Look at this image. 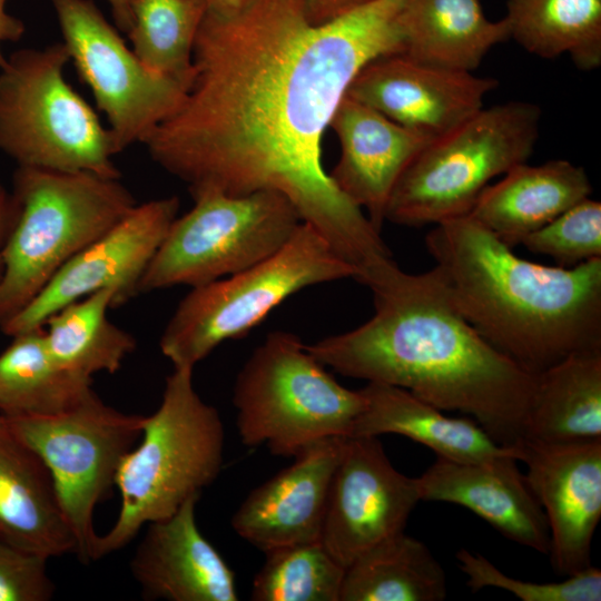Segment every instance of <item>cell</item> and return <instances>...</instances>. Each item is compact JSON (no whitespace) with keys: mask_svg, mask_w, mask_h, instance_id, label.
Wrapping results in <instances>:
<instances>
[{"mask_svg":"<svg viewBox=\"0 0 601 601\" xmlns=\"http://www.w3.org/2000/svg\"><path fill=\"white\" fill-rule=\"evenodd\" d=\"M497 86L493 78L392 53L365 65L346 95L433 140L481 110L486 95Z\"/></svg>","mask_w":601,"mask_h":601,"instance_id":"obj_16","label":"cell"},{"mask_svg":"<svg viewBox=\"0 0 601 601\" xmlns=\"http://www.w3.org/2000/svg\"><path fill=\"white\" fill-rule=\"evenodd\" d=\"M512 447L525 463V480L546 516L553 571L568 577L590 566L601 518V440L550 443L523 437Z\"/></svg>","mask_w":601,"mask_h":601,"instance_id":"obj_15","label":"cell"},{"mask_svg":"<svg viewBox=\"0 0 601 601\" xmlns=\"http://www.w3.org/2000/svg\"><path fill=\"white\" fill-rule=\"evenodd\" d=\"M92 378L60 366L47 346L43 326L12 336L0 353V414L51 416L95 394Z\"/></svg>","mask_w":601,"mask_h":601,"instance_id":"obj_26","label":"cell"},{"mask_svg":"<svg viewBox=\"0 0 601 601\" xmlns=\"http://www.w3.org/2000/svg\"><path fill=\"white\" fill-rule=\"evenodd\" d=\"M3 417L51 472L76 554L85 563L92 561L98 536L95 509L115 485L120 462L139 441L146 416L122 413L95 393L57 415Z\"/></svg>","mask_w":601,"mask_h":601,"instance_id":"obj_11","label":"cell"},{"mask_svg":"<svg viewBox=\"0 0 601 601\" xmlns=\"http://www.w3.org/2000/svg\"><path fill=\"white\" fill-rule=\"evenodd\" d=\"M355 279V269L311 224L265 260L230 276L191 287L160 338L174 367H190L218 345L248 334L280 303L313 285Z\"/></svg>","mask_w":601,"mask_h":601,"instance_id":"obj_9","label":"cell"},{"mask_svg":"<svg viewBox=\"0 0 601 601\" xmlns=\"http://www.w3.org/2000/svg\"><path fill=\"white\" fill-rule=\"evenodd\" d=\"M254 578V601H339L345 568L321 541L266 551Z\"/></svg>","mask_w":601,"mask_h":601,"instance_id":"obj_31","label":"cell"},{"mask_svg":"<svg viewBox=\"0 0 601 601\" xmlns=\"http://www.w3.org/2000/svg\"><path fill=\"white\" fill-rule=\"evenodd\" d=\"M233 403L244 445L294 457L317 441L349 436L365 398L341 385L296 335L277 331L239 371Z\"/></svg>","mask_w":601,"mask_h":601,"instance_id":"obj_7","label":"cell"},{"mask_svg":"<svg viewBox=\"0 0 601 601\" xmlns=\"http://www.w3.org/2000/svg\"><path fill=\"white\" fill-rule=\"evenodd\" d=\"M114 299L112 289H100L67 304L46 321L47 346L60 366L90 378L121 367L136 348V339L108 319Z\"/></svg>","mask_w":601,"mask_h":601,"instance_id":"obj_29","label":"cell"},{"mask_svg":"<svg viewBox=\"0 0 601 601\" xmlns=\"http://www.w3.org/2000/svg\"><path fill=\"white\" fill-rule=\"evenodd\" d=\"M0 539L48 559L77 551L51 472L1 414Z\"/></svg>","mask_w":601,"mask_h":601,"instance_id":"obj_21","label":"cell"},{"mask_svg":"<svg viewBox=\"0 0 601 601\" xmlns=\"http://www.w3.org/2000/svg\"><path fill=\"white\" fill-rule=\"evenodd\" d=\"M361 392L365 406L349 436L398 434L432 449L439 457L456 462L516 456L513 447L496 443L476 422L445 416L407 390L367 382Z\"/></svg>","mask_w":601,"mask_h":601,"instance_id":"obj_23","label":"cell"},{"mask_svg":"<svg viewBox=\"0 0 601 601\" xmlns=\"http://www.w3.org/2000/svg\"><path fill=\"white\" fill-rule=\"evenodd\" d=\"M136 204L120 178L18 167L0 247V328Z\"/></svg>","mask_w":601,"mask_h":601,"instance_id":"obj_5","label":"cell"},{"mask_svg":"<svg viewBox=\"0 0 601 601\" xmlns=\"http://www.w3.org/2000/svg\"><path fill=\"white\" fill-rule=\"evenodd\" d=\"M514 454L481 462L436 456L416 477L421 501L447 502L469 509L502 535L548 554L546 516L531 491Z\"/></svg>","mask_w":601,"mask_h":601,"instance_id":"obj_19","label":"cell"},{"mask_svg":"<svg viewBox=\"0 0 601 601\" xmlns=\"http://www.w3.org/2000/svg\"><path fill=\"white\" fill-rule=\"evenodd\" d=\"M541 114L533 102L505 101L433 139L396 183L385 220L422 227L469 215L493 178L529 160Z\"/></svg>","mask_w":601,"mask_h":601,"instance_id":"obj_8","label":"cell"},{"mask_svg":"<svg viewBox=\"0 0 601 601\" xmlns=\"http://www.w3.org/2000/svg\"><path fill=\"white\" fill-rule=\"evenodd\" d=\"M2 263H1V254H0V274H1Z\"/></svg>","mask_w":601,"mask_h":601,"instance_id":"obj_40","label":"cell"},{"mask_svg":"<svg viewBox=\"0 0 601 601\" xmlns=\"http://www.w3.org/2000/svg\"><path fill=\"white\" fill-rule=\"evenodd\" d=\"M199 1L204 4V7L206 8V11L227 12V11H231V10H236L240 8L248 0H199Z\"/></svg>","mask_w":601,"mask_h":601,"instance_id":"obj_39","label":"cell"},{"mask_svg":"<svg viewBox=\"0 0 601 601\" xmlns=\"http://www.w3.org/2000/svg\"><path fill=\"white\" fill-rule=\"evenodd\" d=\"M6 3L7 0H0V68L7 60L1 52V43L4 41H18L26 31L23 22L7 12Z\"/></svg>","mask_w":601,"mask_h":601,"instance_id":"obj_36","label":"cell"},{"mask_svg":"<svg viewBox=\"0 0 601 601\" xmlns=\"http://www.w3.org/2000/svg\"><path fill=\"white\" fill-rule=\"evenodd\" d=\"M11 199L0 184V239L6 236L11 220Z\"/></svg>","mask_w":601,"mask_h":601,"instance_id":"obj_38","label":"cell"},{"mask_svg":"<svg viewBox=\"0 0 601 601\" xmlns=\"http://www.w3.org/2000/svg\"><path fill=\"white\" fill-rule=\"evenodd\" d=\"M591 191L583 167L569 160L522 162L490 184L469 215L513 248Z\"/></svg>","mask_w":601,"mask_h":601,"instance_id":"obj_22","label":"cell"},{"mask_svg":"<svg viewBox=\"0 0 601 601\" xmlns=\"http://www.w3.org/2000/svg\"><path fill=\"white\" fill-rule=\"evenodd\" d=\"M548 255L558 266L573 267L601 257V204L590 197L577 203L521 243Z\"/></svg>","mask_w":601,"mask_h":601,"instance_id":"obj_33","label":"cell"},{"mask_svg":"<svg viewBox=\"0 0 601 601\" xmlns=\"http://www.w3.org/2000/svg\"><path fill=\"white\" fill-rule=\"evenodd\" d=\"M510 39L543 59L568 55L575 67L601 66V0H506Z\"/></svg>","mask_w":601,"mask_h":601,"instance_id":"obj_28","label":"cell"},{"mask_svg":"<svg viewBox=\"0 0 601 601\" xmlns=\"http://www.w3.org/2000/svg\"><path fill=\"white\" fill-rule=\"evenodd\" d=\"M460 569L472 591L491 587L513 593L523 601H600L601 571L592 565L559 582L536 583L511 578L481 554L466 549L456 553Z\"/></svg>","mask_w":601,"mask_h":601,"instance_id":"obj_32","label":"cell"},{"mask_svg":"<svg viewBox=\"0 0 601 601\" xmlns=\"http://www.w3.org/2000/svg\"><path fill=\"white\" fill-rule=\"evenodd\" d=\"M171 223L148 265L140 293L200 286L249 268L277 253L303 221L283 194L244 196L203 191Z\"/></svg>","mask_w":601,"mask_h":601,"instance_id":"obj_10","label":"cell"},{"mask_svg":"<svg viewBox=\"0 0 601 601\" xmlns=\"http://www.w3.org/2000/svg\"><path fill=\"white\" fill-rule=\"evenodd\" d=\"M421 501L417 480L398 472L375 436H345L321 542L345 569L375 545L404 532Z\"/></svg>","mask_w":601,"mask_h":601,"instance_id":"obj_14","label":"cell"},{"mask_svg":"<svg viewBox=\"0 0 601 601\" xmlns=\"http://www.w3.org/2000/svg\"><path fill=\"white\" fill-rule=\"evenodd\" d=\"M446 575L430 549L402 532L345 569L339 601H442Z\"/></svg>","mask_w":601,"mask_h":601,"instance_id":"obj_27","label":"cell"},{"mask_svg":"<svg viewBox=\"0 0 601 601\" xmlns=\"http://www.w3.org/2000/svg\"><path fill=\"white\" fill-rule=\"evenodd\" d=\"M368 0H306L309 19L315 24L334 20Z\"/></svg>","mask_w":601,"mask_h":601,"instance_id":"obj_35","label":"cell"},{"mask_svg":"<svg viewBox=\"0 0 601 601\" xmlns=\"http://www.w3.org/2000/svg\"><path fill=\"white\" fill-rule=\"evenodd\" d=\"M425 245L463 316L529 373L601 352V257L573 267L533 263L470 215L434 225Z\"/></svg>","mask_w":601,"mask_h":601,"instance_id":"obj_3","label":"cell"},{"mask_svg":"<svg viewBox=\"0 0 601 601\" xmlns=\"http://www.w3.org/2000/svg\"><path fill=\"white\" fill-rule=\"evenodd\" d=\"M400 29L401 55L465 72H473L493 47L510 39L505 19H487L479 0H405Z\"/></svg>","mask_w":601,"mask_h":601,"instance_id":"obj_24","label":"cell"},{"mask_svg":"<svg viewBox=\"0 0 601 601\" xmlns=\"http://www.w3.org/2000/svg\"><path fill=\"white\" fill-rule=\"evenodd\" d=\"M127 33L136 56L151 70L184 81L193 79V48L206 12L199 0H132Z\"/></svg>","mask_w":601,"mask_h":601,"instance_id":"obj_30","label":"cell"},{"mask_svg":"<svg viewBox=\"0 0 601 601\" xmlns=\"http://www.w3.org/2000/svg\"><path fill=\"white\" fill-rule=\"evenodd\" d=\"M524 437L601 440V352L571 355L535 375Z\"/></svg>","mask_w":601,"mask_h":601,"instance_id":"obj_25","label":"cell"},{"mask_svg":"<svg viewBox=\"0 0 601 601\" xmlns=\"http://www.w3.org/2000/svg\"><path fill=\"white\" fill-rule=\"evenodd\" d=\"M48 558L0 539V601H48L55 585L47 573Z\"/></svg>","mask_w":601,"mask_h":601,"instance_id":"obj_34","label":"cell"},{"mask_svg":"<svg viewBox=\"0 0 601 601\" xmlns=\"http://www.w3.org/2000/svg\"><path fill=\"white\" fill-rule=\"evenodd\" d=\"M70 61L105 114L120 151L184 101L189 85L149 69L92 0H51Z\"/></svg>","mask_w":601,"mask_h":601,"instance_id":"obj_12","label":"cell"},{"mask_svg":"<svg viewBox=\"0 0 601 601\" xmlns=\"http://www.w3.org/2000/svg\"><path fill=\"white\" fill-rule=\"evenodd\" d=\"M188 499L168 518L148 523L130 570L145 600L237 601L235 575L201 534Z\"/></svg>","mask_w":601,"mask_h":601,"instance_id":"obj_20","label":"cell"},{"mask_svg":"<svg viewBox=\"0 0 601 601\" xmlns=\"http://www.w3.org/2000/svg\"><path fill=\"white\" fill-rule=\"evenodd\" d=\"M114 17L116 28L128 33L132 27V0H107Z\"/></svg>","mask_w":601,"mask_h":601,"instance_id":"obj_37","label":"cell"},{"mask_svg":"<svg viewBox=\"0 0 601 601\" xmlns=\"http://www.w3.org/2000/svg\"><path fill=\"white\" fill-rule=\"evenodd\" d=\"M368 288L375 313L366 323L305 345L318 362L472 415L500 445L525 436L535 375L477 333L435 267L408 274L395 264Z\"/></svg>","mask_w":601,"mask_h":601,"instance_id":"obj_2","label":"cell"},{"mask_svg":"<svg viewBox=\"0 0 601 601\" xmlns=\"http://www.w3.org/2000/svg\"><path fill=\"white\" fill-rule=\"evenodd\" d=\"M341 156L329 176L381 233L391 194L411 161L432 141L345 95L329 124Z\"/></svg>","mask_w":601,"mask_h":601,"instance_id":"obj_18","label":"cell"},{"mask_svg":"<svg viewBox=\"0 0 601 601\" xmlns=\"http://www.w3.org/2000/svg\"><path fill=\"white\" fill-rule=\"evenodd\" d=\"M405 0H368L315 24L306 0L206 11L179 108L142 145L190 195L283 194L366 277L392 258L381 233L323 167L322 138L361 69L400 53Z\"/></svg>","mask_w":601,"mask_h":601,"instance_id":"obj_1","label":"cell"},{"mask_svg":"<svg viewBox=\"0 0 601 601\" xmlns=\"http://www.w3.org/2000/svg\"><path fill=\"white\" fill-rule=\"evenodd\" d=\"M190 367H174L160 405L146 416L138 445L122 459L115 485L121 503L97 536L92 561L126 546L150 522L168 518L219 475L225 431L218 411L196 392Z\"/></svg>","mask_w":601,"mask_h":601,"instance_id":"obj_4","label":"cell"},{"mask_svg":"<svg viewBox=\"0 0 601 601\" xmlns=\"http://www.w3.org/2000/svg\"><path fill=\"white\" fill-rule=\"evenodd\" d=\"M62 41L13 52L0 68V150L18 167L120 178L109 128L68 83Z\"/></svg>","mask_w":601,"mask_h":601,"instance_id":"obj_6","label":"cell"},{"mask_svg":"<svg viewBox=\"0 0 601 601\" xmlns=\"http://www.w3.org/2000/svg\"><path fill=\"white\" fill-rule=\"evenodd\" d=\"M345 436L317 441L246 496L231 518L245 541L266 551L321 541L332 479Z\"/></svg>","mask_w":601,"mask_h":601,"instance_id":"obj_17","label":"cell"},{"mask_svg":"<svg viewBox=\"0 0 601 601\" xmlns=\"http://www.w3.org/2000/svg\"><path fill=\"white\" fill-rule=\"evenodd\" d=\"M178 209L176 196L136 204L67 262L1 331L12 337L41 327L61 307L100 289L115 292L114 308L129 302L140 293L141 278Z\"/></svg>","mask_w":601,"mask_h":601,"instance_id":"obj_13","label":"cell"}]
</instances>
